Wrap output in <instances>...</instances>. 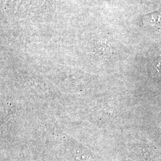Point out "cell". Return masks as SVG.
I'll return each instance as SVG.
<instances>
[{"mask_svg": "<svg viewBox=\"0 0 161 161\" xmlns=\"http://www.w3.org/2000/svg\"><path fill=\"white\" fill-rule=\"evenodd\" d=\"M144 20L147 25L153 26H161V12L146 14Z\"/></svg>", "mask_w": 161, "mask_h": 161, "instance_id": "obj_1", "label": "cell"}]
</instances>
